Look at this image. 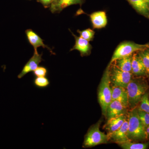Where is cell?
I'll use <instances>...</instances> for the list:
<instances>
[{
	"instance_id": "23",
	"label": "cell",
	"mask_w": 149,
	"mask_h": 149,
	"mask_svg": "<svg viewBox=\"0 0 149 149\" xmlns=\"http://www.w3.org/2000/svg\"><path fill=\"white\" fill-rule=\"evenodd\" d=\"M140 102V109L146 111L149 114V94L146 93L142 97Z\"/></svg>"
},
{
	"instance_id": "17",
	"label": "cell",
	"mask_w": 149,
	"mask_h": 149,
	"mask_svg": "<svg viewBox=\"0 0 149 149\" xmlns=\"http://www.w3.org/2000/svg\"><path fill=\"white\" fill-rule=\"evenodd\" d=\"M139 13L149 18V6L145 0H127Z\"/></svg>"
},
{
	"instance_id": "13",
	"label": "cell",
	"mask_w": 149,
	"mask_h": 149,
	"mask_svg": "<svg viewBox=\"0 0 149 149\" xmlns=\"http://www.w3.org/2000/svg\"><path fill=\"white\" fill-rule=\"evenodd\" d=\"M84 0H54L51 3L50 10L52 13L60 12L63 9L72 5L82 3Z\"/></svg>"
},
{
	"instance_id": "8",
	"label": "cell",
	"mask_w": 149,
	"mask_h": 149,
	"mask_svg": "<svg viewBox=\"0 0 149 149\" xmlns=\"http://www.w3.org/2000/svg\"><path fill=\"white\" fill-rule=\"evenodd\" d=\"M42 56V54H38L37 51H35L33 56L24 65L21 72L19 74V79H21L27 73L33 72L38 67L39 64L43 61Z\"/></svg>"
},
{
	"instance_id": "22",
	"label": "cell",
	"mask_w": 149,
	"mask_h": 149,
	"mask_svg": "<svg viewBox=\"0 0 149 149\" xmlns=\"http://www.w3.org/2000/svg\"><path fill=\"white\" fill-rule=\"evenodd\" d=\"M77 32L80 34V37L88 40L89 42L93 40L95 34V32L90 28L83 31L78 30Z\"/></svg>"
},
{
	"instance_id": "25",
	"label": "cell",
	"mask_w": 149,
	"mask_h": 149,
	"mask_svg": "<svg viewBox=\"0 0 149 149\" xmlns=\"http://www.w3.org/2000/svg\"><path fill=\"white\" fill-rule=\"evenodd\" d=\"M47 73V68L42 66H38L33 71V74L36 77H46Z\"/></svg>"
},
{
	"instance_id": "2",
	"label": "cell",
	"mask_w": 149,
	"mask_h": 149,
	"mask_svg": "<svg viewBox=\"0 0 149 149\" xmlns=\"http://www.w3.org/2000/svg\"><path fill=\"white\" fill-rule=\"evenodd\" d=\"M148 88V84L144 80L131 79L126 88L128 95V107L132 109L137 107Z\"/></svg>"
},
{
	"instance_id": "16",
	"label": "cell",
	"mask_w": 149,
	"mask_h": 149,
	"mask_svg": "<svg viewBox=\"0 0 149 149\" xmlns=\"http://www.w3.org/2000/svg\"><path fill=\"white\" fill-rule=\"evenodd\" d=\"M93 27L96 29H101L106 26L107 19L104 11H97L93 13L90 15Z\"/></svg>"
},
{
	"instance_id": "18",
	"label": "cell",
	"mask_w": 149,
	"mask_h": 149,
	"mask_svg": "<svg viewBox=\"0 0 149 149\" xmlns=\"http://www.w3.org/2000/svg\"><path fill=\"white\" fill-rule=\"evenodd\" d=\"M133 55L125 56L114 61L116 66L123 71L131 72L132 70V59Z\"/></svg>"
},
{
	"instance_id": "19",
	"label": "cell",
	"mask_w": 149,
	"mask_h": 149,
	"mask_svg": "<svg viewBox=\"0 0 149 149\" xmlns=\"http://www.w3.org/2000/svg\"><path fill=\"white\" fill-rule=\"evenodd\" d=\"M149 143H133L129 141L119 144L124 149H146L148 147Z\"/></svg>"
},
{
	"instance_id": "24",
	"label": "cell",
	"mask_w": 149,
	"mask_h": 149,
	"mask_svg": "<svg viewBox=\"0 0 149 149\" xmlns=\"http://www.w3.org/2000/svg\"><path fill=\"white\" fill-rule=\"evenodd\" d=\"M138 108V112L139 119H140L145 128L149 125V114L144 111L142 110L139 107Z\"/></svg>"
},
{
	"instance_id": "26",
	"label": "cell",
	"mask_w": 149,
	"mask_h": 149,
	"mask_svg": "<svg viewBox=\"0 0 149 149\" xmlns=\"http://www.w3.org/2000/svg\"><path fill=\"white\" fill-rule=\"evenodd\" d=\"M38 1L39 2L45 6L47 7L51 4L54 0H38Z\"/></svg>"
},
{
	"instance_id": "6",
	"label": "cell",
	"mask_w": 149,
	"mask_h": 149,
	"mask_svg": "<svg viewBox=\"0 0 149 149\" xmlns=\"http://www.w3.org/2000/svg\"><path fill=\"white\" fill-rule=\"evenodd\" d=\"M109 66L110 80L112 86L126 88L132 79V72L123 71L113 63L109 65Z\"/></svg>"
},
{
	"instance_id": "3",
	"label": "cell",
	"mask_w": 149,
	"mask_h": 149,
	"mask_svg": "<svg viewBox=\"0 0 149 149\" xmlns=\"http://www.w3.org/2000/svg\"><path fill=\"white\" fill-rule=\"evenodd\" d=\"M110 85L109 66L108 65L104 72L99 85L98 95L99 103L101 107L102 114L105 116L107 108L112 101V91Z\"/></svg>"
},
{
	"instance_id": "15",
	"label": "cell",
	"mask_w": 149,
	"mask_h": 149,
	"mask_svg": "<svg viewBox=\"0 0 149 149\" xmlns=\"http://www.w3.org/2000/svg\"><path fill=\"white\" fill-rule=\"evenodd\" d=\"M25 32L29 42L34 47L35 51H37V48L39 47H42L44 48H47L49 50L51 54H54L50 48L44 44L43 40L33 30L31 29H27Z\"/></svg>"
},
{
	"instance_id": "1",
	"label": "cell",
	"mask_w": 149,
	"mask_h": 149,
	"mask_svg": "<svg viewBox=\"0 0 149 149\" xmlns=\"http://www.w3.org/2000/svg\"><path fill=\"white\" fill-rule=\"evenodd\" d=\"M137 107L128 114V137L130 141H142L147 139L146 128L139 119Z\"/></svg>"
},
{
	"instance_id": "7",
	"label": "cell",
	"mask_w": 149,
	"mask_h": 149,
	"mask_svg": "<svg viewBox=\"0 0 149 149\" xmlns=\"http://www.w3.org/2000/svg\"><path fill=\"white\" fill-rule=\"evenodd\" d=\"M128 126L127 118L120 128L112 133L107 134L109 141L110 140L119 145L124 142L130 141L128 137Z\"/></svg>"
},
{
	"instance_id": "12",
	"label": "cell",
	"mask_w": 149,
	"mask_h": 149,
	"mask_svg": "<svg viewBox=\"0 0 149 149\" xmlns=\"http://www.w3.org/2000/svg\"><path fill=\"white\" fill-rule=\"evenodd\" d=\"M127 118L128 115L124 114L110 118L105 125L104 128L107 130L108 133H112L122 126Z\"/></svg>"
},
{
	"instance_id": "4",
	"label": "cell",
	"mask_w": 149,
	"mask_h": 149,
	"mask_svg": "<svg viewBox=\"0 0 149 149\" xmlns=\"http://www.w3.org/2000/svg\"><path fill=\"white\" fill-rule=\"evenodd\" d=\"M100 123L99 122L89 129L85 137L83 148H91L107 143L109 141L108 135L100 130Z\"/></svg>"
},
{
	"instance_id": "5",
	"label": "cell",
	"mask_w": 149,
	"mask_h": 149,
	"mask_svg": "<svg viewBox=\"0 0 149 149\" xmlns=\"http://www.w3.org/2000/svg\"><path fill=\"white\" fill-rule=\"evenodd\" d=\"M149 48V45H140L133 42H124L120 43L115 50L112 56L109 64L125 56L132 54L137 51L143 50Z\"/></svg>"
},
{
	"instance_id": "10",
	"label": "cell",
	"mask_w": 149,
	"mask_h": 149,
	"mask_svg": "<svg viewBox=\"0 0 149 149\" xmlns=\"http://www.w3.org/2000/svg\"><path fill=\"white\" fill-rule=\"evenodd\" d=\"M111 100L120 102L125 107H128V93L126 88L111 86Z\"/></svg>"
},
{
	"instance_id": "14",
	"label": "cell",
	"mask_w": 149,
	"mask_h": 149,
	"mask_svg": "<svg viewBox=\"0 0 149 149\" xmlns=\"http://www.w3.org/2000/svg\"><path fill=\"white\" fill-rule=\"evenodd\" d=\"M131 72L137 76H143L147 74L145 65L138 54H134L132 56Z\"/></svg>"
},
{
	"instance_id": "20",
	"label": "cell",
	"mask_w": 149,
	"mask_h": 149,
	"mask_svg": "<svg viewBox=\"0 0 149 149\" xmlns=\"http://www.w3.org/2000/svg\"><path fill=\"white\" fill-rule=\"evenodd\" d=\"M50 81L46 77H36L34 79V85L37 88H45L50 85Z\"/></svg>"
},
{
	"instance_id": "11",
	"label": "cell",
	"mask_w": 149,
	"mask_h": 149,
	"mask_svg": "<svg viewBox=\"0 0 149 149\" xmlns=\"http://www.w3.org/2000/svg\"><path fill=\"white\" fill-rule=\"evenodd\" d=\"M70 32L74 36L75 40V45L72 49H70V51L77 50L80 52V54L82 56L88 55L90 54L92 47L89 43V41L80 37H77L72 33L71 31Z\"/></svg>"
},
{
	"instance_id": "9",
	"label": "cell",
	"mask_w": 149,
	"mask_h": 149,
	"mask_svg": "<svg viewBox=\"0 0 149 149\" xmlns=\"http://www.w3.org/2000/svg\"><path fill=\"white\" fill-rule=\"evenodd\" d=\"M126 109L120 102L116 100L111 101L107 109L106 116L107 120L112 118L126 114Z\"/></svg>"
},
{
	"instance_id": "28",
	"label": "cell",
	"mask_w": 149,
	"mask_h": 149,
	"mask_svg": "<svg viewBox=\"0 0 149 149\" xmlns=\"http://www.w3.org/2000/svg\"><path fill=\"white\" fill-rule=\"evenodd\" d=\"M148 45H149V44H148Z\"/></svg>"
},
{
	"instance_id": "21",
	"label": "cell",
	"mask_w": 149,
	"mask_h": 149,
	"mask_svg": "<svg viewBox=\"0 0 149 149\" xmlns=\"http://www.w3.org/2000/svg\"><path fill=\"white\" fill-rule=\"evenodd\" d=\"M138 54L145 65L147 73L149 74V48L139 51Z\"/></svg>"
},
{
	"instance_id": "27",
	"label": "cell",
	"mask_w": 149,
	"mask_h": 149,
	"mask_svg": "<svg viewBox=\"0 0 149 149\" xmlns=\"http://www.w3.org/2000/svg\"><path fill=\"white\" fill-rule=\"evenodd\" d=\"M146 133L147 139H149V125L146 128Z\"/></svg>"
}]
</instances>
